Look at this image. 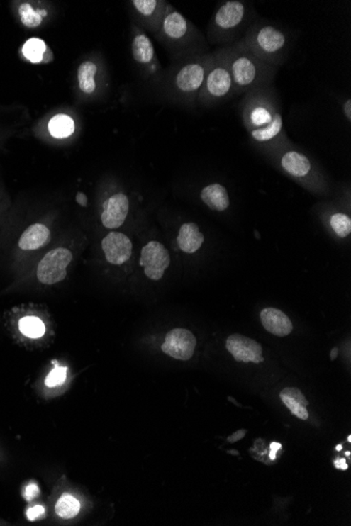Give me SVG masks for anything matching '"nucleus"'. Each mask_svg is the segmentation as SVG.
<instances>
[{
  "label": "nucleus",
  "mask_w": 351,
  "mask_h": 526,
  "mask_svg": "<svg viewBox=\"0 0 351 526\" xmlns=\"http://www.w3.org/2000/svg\"><path fill=\"white\" fill-rule=\"evenodd\" d=\"M101 247L108 263L113 265H122L132 255V242L126 235L117 231H112L102 240Z\"/></svg>",
  "instance_id": "f8f14e48"
},
{
  "label": "nucleus",
  "mask_w": 351,
  "mask_h": 526,
  "mask_svg": "<svg viewBox=\"0 0 351 526\" xmlns=\"http://www.w3.org/2000/svg\"><path fill=\"white\" fill-rule=\"evenodd\" d=\"M211 61V53L194 56L177 71L174 86L183 97L198 99Z\"/></svg>",
  "instance_id": "423d86ee"
},
{
  "label": "nucleus",
  "mask_w": 351,
  "mask_h": 526,
  "mask_svg": "<svg viewBox=\"0 0 351 526\" xmlns=\"http://www.w3.org/2000/svg\"><path fill=\"white\" fill-rule=\"evenodd\" d=\"M76 200H77V202L79 203L82 206H87V196L86 194L79 193L77 194V198H76Z\"/></svg>",
  "instance_id": "c9c22d12"
},
{
  "label": "nucleus",
  "mask_w": 351,
  "mask_h": 526,
  "mask_svg": "<svg viewBox=\"0 0 351 526\" xmlns=\"http://www.w3.org/2000/svg\"><path fill=\"white\" fill-rule=\"evenodd\" d=\"M246 432H247L246 430H239V431L235 432V433L228 438V442L234 443L239 442V440H241L246 435Z\"/></svg>",
  "instance_id": "473e14b6"
},
{
  "label": "nucleus",
  "mask_w": 351,
  "mask_h": 526,
  "mask_svg": "<svg viewBox=\"0 0 351 526\" xmlns=\"http://www.w3.org/2000/svg\"><path fill=\"white\" fill-rule=\"evenodd\" d=\"M346 456H350V452H346Z\"/></svg>",
  "instance_id": "58836bf2"
},
{
  "label": "nucleus",
  "mask_w": 351,
  "mask_h": 526,
  "mask_svg": "<svg viewBox=\"0 0 351 526\" xmlns=\"http://www.w3.org/2000/svg\"><path fill=\"white\" fill-rule=\"evenodd\" d=\"M342 108H343V113L344 117L347 119L348 122L351 121V99L350 98H348L346 101H344L343 106H342Z\"/></svg>",
  "instance_id": "2f4dec72"
},
{
  "label": "nucleus",
  "mask_w": 351,
  "mask_h": 526,
  "mask_svg": "<svg viewBox=\"0 0 351 526\" xmlns=\"http://www.w3.org/2000/svg\"><path fill=\"white\" fill-rule=\"evenodd\" d=\"M21 23L27 28H36L43 23V16L47 15L45 11H35L29 4H21L19 8Z\"/></svg>",
  "instance_id": "bb28decb"
},
{
  "label": "nucleus",
  "mask_w": 351,
  "mask_h": 526,
  "mask_svg": "<svg viewBox=\"0 0 351 526\" xmlns=\"http://www.w3.org/2000/svg\"><path fill=\"white\" fill-rule=\"evenodd\" d=\"M97 73V65L91 61H86L80 65L78 69V82L84 93L91 94L96 89L95 75Z\"/></svg>",
  "instance_id": "5701e85b"
},
{
  "label": "nucleus",
  "mask_w": 351,
  "mask_h": 526,
  "mask_svg": "<svg viewBox=\"0 0 351 526\" xmlns=\"http://www.w3.org/2000/svg\"><path fill=\"white\" fill-rule=\"evenodd\" d=\"M201 198L208 208L219 213L226 211L230 204L228 191L219 183H213L204 187L201 191Z\"/></svg>",
  "instance_id": "f3484780"
},
{
  "label": "nucleus",
  "mask_w": 351,
  "mask_h": 526,
  "mask_svg": "<svg viewBox=\"0 0 351 526\" xmlns=\"http://www.w3.org/2000/svg\"><path fill=\"white\" fill-rule=\"evenodd\" d=\"M280 398L282 399L283 403L291 410L293 415L302 420L308 419V411L306 407L309 403L299 388H285L280 393Z\"/></svg>",
  "instance_id": "6ab92c4d"
},
{
  "label": "nucleus",
  "mask_w": 351,
  "mask_h": 526,
  "mask_svg": "<svg viewBox=\"0 0 351 526\" xmlns=\"http://www.w3.org/2000/svg\"><path fill=\"white\" fill-rule=\"evenodd\" d=\"M50 237V230L45 225L37 223L30 225L19 240V247L23 250H35L43 247Z\"/></svg>",
  "instance_id": "a211bd4d"
},
{
  "label": "nucleus",
  "mask_w": 351,
  "mask_h": 526,
  "mask_svg": "<svg viewBox=\"0 0 351 526\" xmlns=\"http://www.w3.org/2000/svg\"><path fill=\"white\" fill-rule=\"evenodd\" d=\"M196 345L197 340L191 331L178 328L167 334L161 350L173 359L186 362L193 357Z\"/></svg>",
  "instance_id": "9d476101"
},
{
  "label": "nucleus",
  "mask_w": 351,
  "mask_h": 526,
  "mask_svg": "<svg viewBox=\"0 0 351 526\" xmlns=\"http://www.w3.org/2000/svg\"><path fill=\"white\" fill-rule=\"evenodd\" d=\"M133 6L136 12H138L143 18L152 21L155 15L161 12L162 2L157 1V0H134Z\"/></svg>",
  "instance_id": "cd10ccee"
},
{
  "label": "nucleus",
  "mask_w": 351,
  "mask_h": 526,
  "mask_svg": "<svg viewBox=\"0 0 351 526\" xmlns=\"http://www.w3.org/2000/svg\"><path fill=\"white\" fill-rule=\"evenodd\" d=\"M169 264V251L159 242H150L141 250L140 266L145 267V276L152 281H159Z\"/></svg>",
  "instance_id": "1a4fd4ad"
},
{
  "label": "nucleus",
  "mask_w": 351,
  "mask_h": 526,
  "mask_svg": "<svg viewBox=\"0 0 351 526\" xmlns=\"http://www.w3.org/2000/svg\"><path fill=\"white\" fill-rule=\"evenodd\" d=\"M240 102L244 128L259 145H279L287 141L278 93L272 85L248 91Z\"/></svg>",
  "instance_id": "f257e3e1"
},
{
  "label": "nucleus",
  "mask_w": 351,
  "mask_h": 526,
  "mask_svg": "<svg viewBox=\"0 0 351 526\" xmlns=\"http://www.w3.org/2000/svg\"><path fill=\"white\" fill-rule=\"evenodd\" d=\"M335 449H337V451H341L342 445L341 444L338 445V447H335Z\"/></svg>",
  "instance_id": "4c0bfd02"
},
{
  "label": "nucleus",
  "mask_w": 351,
  "mask_h": 526,
  "mask_svg": "<svg viewBox=\"0 0 351 526\" xmlns=\"http://www.w3.org/2000/svg\"><path fill=\"white\" fill-rule=\"evenodd\" d=\"M260 318L265 330L279 337H284L293 331V323L289 316L276 308L268 307L263 309Z\"/></svg>",
  "instance_id": "4468645a"
},
{
  "label": "nucleus",
  "mask_w": 351,
  "mask_h": 526,
  "mask_svg": "<svg viewBox=\"0 0 351 526\" xmlns=\"http://www.w3.org/2000/svg\"><path fill=\"white\" fill-rule=\"evenodd\" d=\"M49 130L54 138H67L75 132V123L69 116L59 113L50 121Z\"/></svg>",
  "instance_id": "412c9836"
},
{
  "label": "nucleus",
  "mask_w": 351,
  "mask_h": 526,
  "mask_svg": "<svg viewBox=\"0 0 351 526\" xmlns=\"http://www.w3.org/2000/svg\"><path fill=\"white\" fill-rule=\"evenodd\" d=\"M45 516V508L41 505H35L28 508L27 518L29 521H36L38 519L43 518Z\"/></svg>",
  "instance_id": "c756f323"
},
{
  "label": "nucleus",
  "mask_w": 351,
  "mask_h": 526,
  "mask_svg": "<svg viewBox=\"0 0 351 526\" xmlns=\"http://www.w3.org/2000/svg\"><path fill=\"white\" fill-rule=\"evenodd\" d=\"M133 58L140 65H150L155 60V50L147 35L138 33L132 41Z\"/></svg>",
  "instance_id": "aec40b11"
},
{
  "label": "nucleus",
  "mask_w": 351,
  "mask_h": 526,
  "mask_svg": "<svg viewBox=\"0 0 351 526\" xmlns=\"http://www.w3.org/2000/svg\"><path fill=\"white\" fill-rule=\"evenodd\" d=\"M45 50L47 45L45 41L39 38H30L23 45V53L30 62L38 63L43 61Z\"/></svg>",
  "instance_id": "393cba45"
},
{
  "label": "nucleus",
  "mask_w": 351,
  "mask_h": 526,
  "mask_svg": "<svg viewBox=\"0 0 351 526\" xmlns=\"http://www.w3.org/2000/svg\"><path fill=\"white\" fill-rule=\"evenodd\" d=\"M39 495V488L35 482H30L25 488L23 491V497L27 501H32L33 499L36 498Z\"/></svg>",
  "instance_id": "7c9ffc66"
},
{
  "label": "nucleus",
  "mask_w": 351,
  "mask_h": 526,
  "mask_svg": "<svg viewBox=\"0 0 351 526\" xmlns=\"http://www.w3.org/2000/svg\"><path fill=\"white\" fill-rule=\"evenodd\" d=\"M224 47L232 74L234 96L245 95L248 91L274 84L278 67L255 56L241 40Z\"/></svg>",
  "instance_id": "f03ea898"
},
{
  "label": "nucleus",
  "mask_w": 351,
  "mask_h": 526,
  "mask_svg": "<svg viewBox=\"0 0 351 526\" xmlns=\"http://www.w3.org/2000/svg\"><path fill=\"white\" fill-rule=\"evenodd\" d=\"M226 348L235 362L261 364L264 362L262 347L256 340L240 334H233L226 340Z\"/></svg>",
  "instance_id": "9b49d317"
},
{
  "label": "nucleus",
  "mask_w": 351,
  "mask_h": 526,
  "mask_svg": "<svg viewBox=\"0 0 351 526\" xmlns=\"http://www.w3.org/2000/svg\"><path fill=\"white\" fill-rule=\"evenodd\" d=\"M18 329L26 337L37 340L45 333V323L34 315L23 316L18 320Z\"/></svg>",
  "instance_id": "4be33fe9"
},
{
  "label": "nucleus",
  "mask_w": 351,
  "mask_h": 526,
  "mask_svg": "<svg viewBox=\"0 0 351 526\" xmlns=\"http://www.w3.org/2000/svg\"><path fill=\"white\" fill-rule=\"evenodd\" d=\"M280 165L284 172L296 179H305L313 170L311 161L296 150H285L281 156Z\"/></svg>",
  "instance_id": "2eb2a0df"
},
{
  "label": "nucleus",
  "mask_w": 351,
  "mask_h": 526,
  "mask_svg": "<svg viewBox=\"0 0 351 526\" xmlns=\"http://www.w3.org/2000/svg\"><path fill=\"white\" fill-rule=\"evenodd\" d=\"M241 41L255 56L279 69L286 62L291 39L286 30L274 23L256 21Z\"/></svg>",
  "instance_id": "20e7f679"
},
{
  "label": "nucleus",
  "mask_w": 351,
  "mask_h": 526,
  "mask_svg": "<svg viewBox=\"0 0 351 526\" xmlns=\"http://www.w3.org/2000/svg\"><path fill=\"white\" fill-rule=\"evenodd\" d=\"M329 224L333 233L341 239H345L351 233V219L346 213H333L329 219Z\"/></svg>",
  "instance_id": "a878e982"
},
{
  "label": "nucleus",
  "mask_w": 351,
  "mask_h": 526,
  "mask_svg": "<svg viewBox=\"0 0 351 526\" xmlns=\"http://www.w3.org/2000/svg\"><path fill=\"white\" fill-rule=\"evenodd\" d=\"M73 259L67 248H56L50 251L39 263L37 279L45 285H54L67 277V267Z\"/></svg>",
  "instance_id": "0eeeda50"
},
{
  "label": "nucleus",
  "mask_w": 351,
  "mask_h": 526,
  "mask_svg": "<svg viewBox=\"0 0 351 526\" xmlns=\"http://www.w3.org/2000/svg\"><path fill=\"white\" fill-rule=\"evenodd\" d=\"M56 514L63 519L74 518L79 513L80 503L69 494H63L55 506Z\"/></svg>",
  "instance_id": "b1692460"
},
{
  "label": "nucleus",
  "mask_w": 351,
  "mask_h": 526,
  "mask_svg": "<svg viewBox=\"0 0 351 526\" xmlns=\"http://www.w3.org/2000/svg\"><path fill=\"white\" fill-rule=\"evenodd\" d=\"M337 357H338V349L333 348V350H331L330 359L331 360H335V359H337Z\"/></svg>",
  "instance_id": "e433bc0d"
},
{
  "label": "nucleus",
  "mask_w": 351,
  "mask_h": 526,
  "mask_svg": "<svg viewBox=\"0 0 351 526\" xmlns=\"http://www.w3.org/2000/svg\"><path fill=\"white\" fill-rule=\"evenodd\" d=\"M281 449H282V445H281V443L272 442V444H270L269 459H276L277 452L280 451Z\"/></svg>",
  "instance_id": "72a5a7b5"
},
{
  "label": "nucleus",
  "mask_w": 351,
  "mask_h": 526,
  "mask_svg": "<svg viewBox=\"0 0 351 526\" xmlns=\"http://www.w3.org/2000/svg\"><path fill=\"white\" fill-rule=\"evenodd\" d=\"M256 21L252 4L242 0H226L213 13L208 28L211 45H233L241 40L246 30Z\"/></svg>",
  "instance_id": "7ed1b4c3"
},
{
  "label": "nucleus",
  "mask_w": 351,
  "mask_h": 526,
  "mask_svg": "<svg viewBox=\"0 0 351 526\" xmlns=\"http://www.w3.org/2000/svg\"><path fill=\"white\" fill-rule=\"evenodd\" d=\"M130 211L128 198L123 194L111 196L104 202L101 222L108 229H116L126 222Z\"/></svg>",
  "instance_id": "ddd939ff"
},
{
  "label": "nucleus",
  "mask_w": 351,
  "mask_h": 526,
  "mask_svg": "<svg viewBox=\"0 0 351 526\" xmlns=\"http://www.w3.org/2000/svg\"><path fill=\"white\" fill-rule=\"evenodd\" d=\"M53 364H55V368L48 374L45 381V386L49 388L62 385L67 379V369L65 366H59L55 360H54Z\"/></svg>",
  "instance_id": "c85d7f7f"
},
{
  "label": "nucleus",
  "mask_w": 351,
  "mask_h": 526,
  "mask_svg": "<svg viewBox=\"0 0 351 526\" xmlns=\"http://www.w3.org/2000/svg\"><path fill=\"white\" fill-rule=\"evenodd\" d=\"M348 442H351V436H350V437H348Z\"/></svg>",
  "instance_id": "ea45409f"
},
{
  "label": "nucleus",
  "mask_w": 351,
  "mask_h": 526,
  "mask_svg": "<svg viewBox=\"0 0 351 526\" xmlns=\"http://www.w3.org/2000/svg\"><path fill=\"white\" fill-rule=\"evenodd\" d=\"M234 96V84L225 47L211 52V61L198 100L205 106H219Z\"/></svg>",
  "instance_id": "39448f33"
},
{
  "label": "nucleus",
  "mask_w": 351,
  "mask_h": 526,
  "mask_svg": "<svg viewBox=\"0 0 351 526\" xmlns=\"http://www.w3.org/2000/svg\"><path fill=\"white\" fill-rule=\"evenodd\" d=\"M177 242L180 250L185 253H195L201 248L204 235L196 223H184L179 230Z\"/></svg>",
  "instance_id": "dca6fc26"
},
{
  "label": "nucleus",
  "mask_w": 351,
  "mask_h": 526,
  "mask_svg": "<svg viewBox=\"0 0 351 526\" xmlns=\"http://www.w3.org/2000/svg\"><path fill=\"white\" fill-rule=\"evenodd\" d=\"M161 30L165 38L174 43H185L187 39L204 41V37L182 14L175 10L167 11L162 21Z\"/></svg>",
  "instance_id": "6e6552de"
},
{
  "label": "nucleus",
  "mask_w": 351,
  "mask_h": 526,
  "mask_svg": "<svg viewBox=\"0 0 351 526\" xmlns=\"http://www.w3.org/2000/svg\"><path fill=\"white\" fill-rule=\"evenodd\" d=\"M335 469H339V470H347L348 469L347 464H346L345 458H341V459L335 460Z\"/></svg>",
  "instance_id": "f704fd0d"
}]
</instances>
